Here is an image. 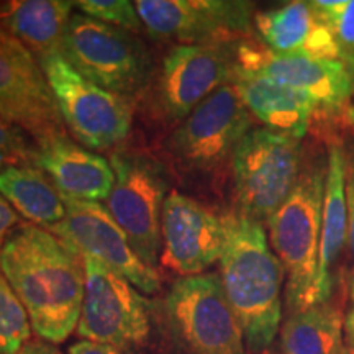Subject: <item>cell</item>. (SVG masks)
<instances>
[{
  "mask_svg": "<svg viewBox=\"0 0 354 354\" xmlns=\"http://www.w3.org/2000/svg\"><path fill=\"white\" fill-rule=\"evenodd\" d=\"M176 339L189 354H246L245 333L220 274L179 277L166 299Z\"/></svg>",
  "mask_w": 354,
  "mask_h": 354,
  "instance_id": "7",
  "label": "cell"
},
{
  "mask_svg": "<svg viewBox=\"0 0 354 354\" xmlns=\"http://www.w3.org/2000/svg\"><path fill=\"white\" fill-rule=\"evenodd\" d=\"M69 354H125V353H123V349L110 346V344H102V343H94V342H87V339H82V342L74 343L73 346L69 348Z\"/></svg>",
  "mask_w": 354,
  "mask_h": 354,
  "instance_id": "30",
  "label": "cell"
},
{
  "mask_svg": "<svg viewBox=\"0 0 354 354\" xmlns=\"http://www.w3.org/2000/svg\"><path fill=\"white\" fill-rule=\"evenodd\" d=\"M312 3L328 25L338 46L339 61L354 81V0H318Z\"/></svg>",
  "mask_w": 354,
  "mask_h": 354,
  "instance_id": "25",
  "label": "cell"
},
{
  "mask_svg": "<svg viewBox=\"0 0 354 354\" xmlns=\"http://www.w3.org/2000/svg\"><path fill=\"white\" fill-rule=\"evenodd\" d=\"M232 167L241 214L263 223L299 183L300 138L256 128L236 146Z\"/></svg>",
  "mask_w": 354,
  "mask_h": 354,
  "instance_id": "5",
  "label": "cell"
},
{
  "mask_svg": "<svg viewBox=\"0 0 354 354\" xmlns=\"http://www.w3.org/2000/svg\"><path fill=\"white\" fill-rule=\"evenodd\" d=\"M0 117L21 128L37 146L69 136L37 56L2 24Z\"/></svg>",
  "mask_w": 354,
  "mask_h": 354,
  "instance_id": "8",
  "label": "cell"
},
{
  "mask_svg": "<svg viewBox=\"0 0 354 354\" xmlns=\"http://www.w3.org/2000/svg\"><path fill=\"white\" fill-rule=\"evenodd\" d=\"M81 258L86 287L77 335L118 349L145 344L149 335V312L143 295L99 259Z\"/></svg>",
  "mask_w": 354,
  "mask_h": 354,
  "instance_id": "9",
  "label": "cell"
},
{
  "mask_svg": "<svg viewBox=\"0 0 354 354\" xmlns=\"http://www.w3.org/2000/svg\"><path fill=\"white\" fill-rule=\"evenodd\" d=\"M225 221L184 194L171 192L161 215V264L180 277L198 276L225 248Z\"/></svg>",
  "mask_w": 354,
  "mask_h": 354,
  "instance_id": "15",
  "label": "cell"
},
{
  "mask_svg": "<svg viewBox=\"0 0 354 354\" xmlns=\"http://www.w3.org/2000/svg\"><path fill=\"white\" fill-rule=\"evenodd\" d=\"M0 194L17 214L37 227L50 228L66 218L63 196L37 166L0 172Z\"/></svg>",
  "mask_w": 354,
  "mask_h": 354,
  "instance_id": "22",
  "label": "cell"
},
{
  "mask_svg": "<svg viewBox=\"0 0 354 354\" xmlns=\"http://www.w3.org/2000/svg\"><path fill=\"white\" fill-rule=\"evenodd\" d=\"M266 354H271V353H266Z\"/></svg>",
  "mask_w": 354,
  "mask_h": 354,
  "instance_id": "34",
  "label": "cell"
},
{
  "mask_svg": "<svg viewBox=\"0 0 354 354\" xmlns=\"http://www.w3.org/2000/svg\"><path fill=\"white\" fill-rule=\"evenodd\" d=\"M151 37L179 44H230L251 26L253 3L240 0L133 2Z\"/></svg>",
  "mask_w": 354,
  "mask_h": 354,
  "instance_id": "13",
  "label": "cell"
},
{
  "mask_svg": "<svg viewBox=\"0 0 354 354\" xmlns=\"http://www.w3.org/2000/svg\"><path fill=\"white\" fill-rule=\"evenodd\" d=\"M20 223V216L13 210V207L8 203L6 198L0 194V250H2L3 243H6L7 236L17 225Z\"/></svg>",
  "mask_w": 354,
  "mask_h": 354,
  "instance_id": "29",
  "label": "cell"
},
{
  "mask_svg": "<svg viewBox=\"0 0 354 354\" xmlns=\"http://www.w3.org/2000/svg\"><path fill=\"white\" fill-rule=\"evenodd\" d=\"M254 24L266 48L274 53L339 61L333 35L312 2H290L258 12Z\"/></svg>",
  "mask_w": 354,
  "mask_h": 354,
  "instance_id": "18",
  "label": "cell"
},
{
  "mask_svg": "<svg viewBox=\"0 0 354 354\" xmlns=\"http://www.w3.org/2000/svg\"><path fill=\"white\" fill-rule=\"evenodd\" d=\"M63 56L77 73L112 94L136 99L151 77L149 56L138 39L84 13H73Z\"/></svg>",
  "mask_w": 354,
  "mask_h": 354,
  "instance_id": "4",
  "label": "cell"
},
{
  "mask_svg": "<svg viewBox=\"0 0 354 354\" xmlns=\"http://www.w3.org/2000/svg\"><path fill=\"white\" fill-rule=\"evenodd\" d=\"M66 218L44 228L56 234L79 256H91L109 266L136 289L154 294L161 289V276L135 253L130 240L100 202L63 197Z\"/></svg>",
  "mask_w": 354,
  "mask_h": 354,
  "instance_id": "11",
  "label": "cell"
},
{
  "mask_svg": "<svg viewBox=\"0 0 354 354\" xmlns=\"http://www.w3.org/2000/svg\"><path fill=\"white\" fill-rule=\"evenodd\" d=\"M32 325L24 305L0 271V354H19L30 342Z\"/></svg>",
  "mask_w": 354,
  "mask_h": 354,
  "instance_id": "24",
  "label": "cell"
},
{
  "mask_svg": "<svg viewBox=\"0 0 354 354\" xmlns=\"http://www.w3.org/2000/svg\"><path fill=\"white\" fill-rule=\"evenodd\" d=\"M344 183H346V207H348V243L354 259V145L344 149ZM354 302V279H353Z\"/></svg>",
  "mask_w": 354,
  "mask_h": 354,
  "instance_id": "28",
  "label": "cell"
},
{
  "mask_svg": "<svg viewBox=\"0 0 354 354\" xmlns=\"http://www.w3.org/2000/svg\"><path fill=\"white\" fill-rule=\"evenodd\" d=\"M236 46L179 44L167 53L158 77V100L171 120H183L236 73Z\"/></svg>",
  "mask_w": 354,
  "mask_h": 354,
  "instance_id": "14",
  "label": "cell"
},
{
  "mask_svg": "<svg viewBox=\"0 0 354 354\" xmlns=\"http://www.w3.org/2000/svg\"><path fill=\"white\" fill-rule=\"evenodd\" d=\"M232 84L250 113L268 130L302 140L317 110V104L308 95L238 66Z\"/></svg>",
  "mask_w": 354,
  "mask_h": 354,
  "instance_id": "19",
  "label": "cell"
},
{
  "mask_svg": "<svg viewBox=\"0 0 354 354\" xmlns=\"http://www.w3.org/2000/svg\"><path fill=\"white\" fill-rule=\"evenodd\" d=\"M282 354H349L342 312L328 302L290 313L281 328Z\"/></svg>",
  "mask_w": 354,
  "mask_h": 354,
  "instance_id": "23",
  "label": "cell"
},
{
  "mask_svg": "<svg viewBox=\"0 0 354 354\" xmlns=\"http://www.w3.org/2000/svg\"><path fill=\"white\" fill-rule=\"evenodd\" d=\"M236 64L302 92L317 107L342 109L354 92V81L342 61L279 55L266 46L240 43L236 46Z\"/></svg>",
  "mask_w": 354,
  "mask_h": 354,
  "instance_id": "16",
  "label": "cell"
},
{
  "mask_svg": "<svg viewBox=\"0 0 354 354\" xmlns=\"http://www.w3.org/2000/svg\"><path fill=\"white\" fill-rule=\"evenodd\" d=\"M74 7L76 2L71 0H8L0 2V24L37 59L56 53L63 55Z\"/></svg>",
  "mask_w": 354,
  "mask_h": 354,
  "instance_id": "21",
  "label": "cell"
},
{
  "mask_svg": "<svg viewBox=\"0 0 354 354\" xmlns=\"http://www.w3.org/2000/svg\"><path fill=\"white\" fill-rule=\"evenodd\" d=\"M326 166L304 171L287 201L268 220L269 240L287 276V312L317 307V271Z\"/></svg>",
  "mask_w": 354,
  "mask_h": 354,
  "instance_id": "3",
  "label": "cell"
},
{
  "mask_svg": "<svg viewBox=\"0 0 354 354\" xmlns=\"http://www.w3.org/2000/svg\"><path fill=\"white\" fill-rule=\"evenodd\" d=\"M344 336H346L349 354H354V305L349 310L346 320H344Z\"/></svg>",
  "mask_w": 354,
  "mask_h": 354,
  "instance_id": "32",
  "label": "cell"
},
{
  "mask_svg": "<svg viewBox=\"0 0 354 354\" xmlns=\"http://www.w3.org/2000/svg\"><path fill=\"white\" fill-rule=\"evenodd\" d=\"M21 128L0 117V172L10 167L35 166L38 146Z\"/></svg>",
  "mask_w": 354,
  "mask_h": 354,
  "instance_id": "27",
  "label": "cell"
},
{
  "mask_svg": "<svg viewBox=\"0 0 354 354\" xmlns=\"http://www.w3.org/2000/svg\"><path fill=\"white\" fill-rule=\"evenodd\" d=\"M348 241L346 183H344V149L331 145L326 159L325 197H323L320 250H318L317 300L328 302L333 290V268Z\"/></svg>",
  "mask_w": 354,
  "mask_h": 354,
  "instance_id": "20",
  "label": "cell"
},
{
  "mask_svg": "<svg viewBox=\"0 0 354 354\" xmlns=\"http://www.w3.org/2000/svg\"><path fill=\"white\" fill-rule=\"evenodd\" d=\"M66 128L88 149H109L130 135L133 100L112 94L77 73L63 55L38 59Z\"/></svg>",
  "mask_w": 354,
  "mask_h": 354,
  "instance_id": "6",
  "label": "cell"
},
{
  "mask_svg": "<svg viewBox=\"0 0 354 354\" xmlns=\"http://www.w3.org/2000/svg\"><path fill=\"white\" fill-rule=\"evenodd\" d=\"M35 166L50 177L63 197L100 202L107 201L113 189L110 161L74 143L69 136L38 146Z\"/></svg>",
  "mask_w": 354,
  "mask_h": 354,
  "instance_id": "17",
  "label": "cell"
},
{
  "mask_svg": "<svg viewBox=\"0 0 354 354\" xmlns=\"http://www.w3.org/2000/svg\"><path fill=\"white\" fill-rule=\"evenodd\" d=\"M19 354H61L53 344L44 342H28L20 349Z\"/></svg>",
  "mask_w": 354,
  "mask_h": 354,
  "instance_id": "31",
  "label": "cell"
},
{
  "mask_svg": "<svg viewBox=\"0 0 354 354\" xmlns=\"http://www.w3.org/2000/svg\"><path fill=\"white\" fill-rule=\"evenodd\" d=\"M115 183L107 209L140 259L156 269L161 250V215L167 180L156 162L133 154L110 158Z\"/></svg>",
  "mask_w": 354,
  "mask_h": 354,
  "instance_id": "10",
  "label": "cell"
},
{
  "mask_svg": "<svg viewBox=\"0 0 354 354\" xmlns=\"http://www.w3.org/2000/svg\"><path fill=\"white\" fill-rule=\"evenodd\" d=\"M0 271L44 342L61 343L81 318L82 258L56 234L28 221L12 230L0 250Z\"/></svg>",
  "mask_w": 354,
  "mask_h": 354,
  "instance_id": "1",
  "label": "cell"
},
{
  "mask_svg": "<svg viewBox=\"0 0 354 354\" xmlns=\"http://www.w3.org/2000/svg\"><path fill=\"white\" fill-rule=\"evenodd\" d=\"M76 8L91 19L125 30L128 33H140L143 28L135 3L127 0H79Z\"/></svg>",
  "mask_w": 354,
  "mask_h": 354,
  "instance_id": "26",
  "label": "cell"
},
{
  "mask_svg": "<svg viewBox=\"0 0 354 354\" xmlns=\"http://www.w3.org/2000/svg\"><path fill=\"white\" fill-rule=\"evenodd\" d=\"M346 117H348L349 123L354 127V105H349V107H346Z\"/></svg>",
  "mask_w": 354,
  "mask_h": 354,
  "instance_id": "33",
  "label": "cell"
},
{
  "mask_svg": "<svg viewBox=\"0 0 354 354\" xmlns=\"http://www.w3.org/2000/svg\"><path fill=\"white\" fill-rule=\"evenodd\" d=\"M220 279L246 346L253 353L271 346L282 320L284 266L271 250L263 223L243 214L225 216Z\"/></svg>",
  "mask_w": 354,
  "mask_h": 354,
  "instance_id": "2",
  "label": "cell"
},
{
  "mask_svg": "<svg viewBox=\"0 0 354 354\" xmlns=\"http://www.w3.org/2000/svg\"><path fill=\"white\" fill-rule=\"evenodd\" d=\"M251 125L250 110L233 84H227L207 97L172 133L171 153L187 169H215L233 156Z\"/></svg>",
  "mask_w": 354,
  "mask_h": 354,
  "instance_id": "12",
  "label": "cell"
}]
</instances>
